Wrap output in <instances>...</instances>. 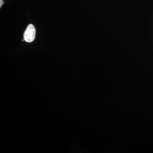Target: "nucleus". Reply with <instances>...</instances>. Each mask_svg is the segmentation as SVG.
Wrapping results in <instances>:
<instances>
[{
  "mask_svg": "<svg viewBox=\"0 0 153 153\" xmlns=\"http://www.w3.org/2000/svg\"><path fill=\"white\" fill-rule=\"evenodd\" d=\"M36 31L34 25L30 24L27 27L24 34V39L27 43H31L35 40Z\"/></svg>",
  "mask_w": 153,
  "mask_h": 153,
  "instance_id": "1",
  "label": "nucleus"
},
{
  "mask_svg": "<svg viewBox=\"0 0 153 153\" xmlns=\"http://www.w3.org/2000/svg\"><path fill=\"white\" fill-rule=\"evenodd\" d=\"M0 2H1V4H0V7H1L3 4V0H0Z\"/></svg>",
  "mask_w": 153,
  "mask_h": 153,
  "instance_id": "2",
  "label": "nucleus"
}]
</instances>
